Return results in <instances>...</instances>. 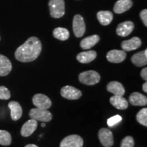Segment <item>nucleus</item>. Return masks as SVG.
Listing matches in <instances>:
<instances>
[{
    "label": "nucleus",
    "mask_w": 147,
    "mask_h": 147,
    "mask_svg": "<svg viewBox=\"0 0 147 147\" xmlns=\"http://www.w3.org/2000/svg\"><path fill=\"white\" fill-rule=\"evenodd\" d=\"M0 40H1V38H0Z\"/></svg>",
    "instance_id": "obj_35"
},
{
    "label": "nucleus",
    "mask_w": 147,
    "mask_h": 147,
    "mask_svg": "<svg viewBox=\"0 0 147 147\" xmlns=\"http://www.w3.org/2000/svg\"><path fill=\"white\" fill-rule=\"evenodd\" d=\"M99 139L102 144L105 147H111L114 144L113 135L110 130L106 128H102L99 131Z\"/></svg>",
    "instance_id": "obj_9"
},
{
    "label": "nucleus",
    "mask_w": 147,
    "mask_h": 147,
    "mask_svg": "<svg viewBox=\"0 0 147 147\" xmlns=\"http://www.w3.org/2000/svg\"><path fill=\"white\" fill-rule=\"evenodd\" d=\"M131 61L137 67H142L147 64V50L140 51L134 54L131 57Z\"/></svg>",
    "instance_id": "obj_17"
},
{
    "label": "nucleus",
    "mask_w": 147,
    "mask_h": 147,
    "mask_svg": "<svg viewBox=\"0 0 147 147\" xmlns=\"http://www.w3.org/2000/svg\"><path fill=\"white\" fill-rule=\"evenodd\" d=\"M141 46V40L138 37H133L130 40H125L121 43V48L125 51L136 50Z\"/></svg>",
    "instance_id": "obj_12"
},
{
    "label": "nucleus",
    "mask_w": 147,
    "mask_h": 147,
    "mask_svg": "<svg viewBox=\"0 0 147 147\" xmlns=\"http://www.w3.org/2000/svg\"><path fill=\"white\" fill-rule=\"evenodd\" d=\"M29 117L31 119L42 122H49L52 120L53 115L49 110L36 108H32L29 112Z\"/></svg>",
    "instance_id": "obj_4"
},
{
    "label": "nucleus",
    "mask_w": 147,
    "mask_h": 147,
    "mask_svg": "<svg viewBox=\"0 0 147 147\" xmlns=\"http://www.w3.org/2000/svg\"><path fill=\"white\" fill-rule=\"evenodd\" d=\"M38 126V121L34 119H29L23 125L21 130V134L23 137H28L36 131Z\"/></svg>",
    "instance_id": "obj_13"
},
{
    "label": "nucleus",
    "mask_w": 147,
    "mask_h": 147,
    "mask_svg": "<svg viewBox=\"0 0 147 147\" xmlns=\"http://www.w3.org/2000/svg\"><path fill=\"white\" fill-rule=\"evenodd\" d=\"M8 107L10 109L11 118L13 121H17L23 115V109L20 104L15 101H12L8 104Z\"/></svg>",
    "instance_id": "obj_14"
},
{
    "label": "nucleus",
    "mask_w": 147,
    "mask_h": 147,
    "mask_svg": "<svg viewBox=\"0 0 147 147\" xmlns=\"http://www.w3.org/2000/svg\"><path fill=\"white\" fill-rule=\"evenodd\" d=\"M42 51V44L36 37H31L16 49L15 57L21 62H31L39 57Z\"/></svg>",
    "instance_id": "obj_1"
},
{
    "label": "nucleus",
    "mask_w": 147,
    "mask_h": 147,
    "mask_svg": "<svg viewBox=\"0 0 147 147\" xmlns=\"http://www.w3.org/2000/svg\"><path fill=\"white\" fill-rule=\"evenodd\" d=\"M12 69L11 61L4 55H0V76H7Z\"/></svg>",
    "instance_id": "obj_16"
},
{
    "label": "nucleus",
    "mask_w": 147,
    "mask_h": 147,
    "mask_svg": "<svg viewBox=\"0 0 147 147\" xmlns=\"http://www.w3.org/2000/svg\"><path fill=\"white\" fill-rule=\"evenodd\" d=\"M134 140L131 136H126L123 139L121 142V147H134Z\"/></svg>",
    "instance_id": "obj_29"
},
{
    "label": "nucleus",
    "mask_w": 147,
    "mask_h": 147,
    "mask_svg": "<svg viewBox=\"0 0 147 147\" xmlns=\"http://www.w3.org/2000/svg\"><path fill=\"white\" fill-rule=\"evenodd\" d=\"M140 16L141 19L144 23L145 26H147V10L146 9H144L141 11V12L140 13Z\"/></svg>",
    "instance_id": "obj_30"
},
{
    "label": "nucleus",
    "mask_w": 147,
    "mask_h": 147,
    "mask_svg": "<svg viewBox=\"0 0 147 147\" xmlns=\"http://www.w3.org/2000/svg\"><path fill=\"white\" fill-rule=\"evenodd\" d=\"M61 95L67 100H78L82 96V92L76 88L71 86H65L61 90Z\"/></svg>",
    "instance_id": "obj_7"
},
{
    "label": "nucleus",
    "mask_w": 147,
    "mask_h": 147,
    "mask_svg": "<svg viewBox=\"0 0 147 147\" xmlns=\"http://www.w3.org/2000/svg\"><path fill=\"white\" fill-rule=\"evenodd\" d=\"M53 36L57 39L65 41L69 37V32L67 29L63 27H57L53 31Z\"/></svg>",
    "instance_id": "obj_24"
},
{
    "label": "nucleus",
    "mask_w": 147,
    "mask_h": 147,
    "mask_svg": "<svg viewBox=\"0 0 147 147\" xmlns=\"http://www.w3.org/2000/svg\"><path fill=\"white\" fill-rule=\"evenodd\" d=\"M12 142V137L8 131L0 130V144L8 146Z\"/></svg>",
    "instance_id": "obj_25"
},
{
    "label": "nucleus",
    "mask_w": 147,
    "mask_h": 147,
    "mask_svg": "<svg viewBox=\"0 0 147 147\" xmlns=\"http://www.w3.org/2000/svg\"><path fill=\"white\" fill-rule=\"evenodd\" d=\"M110 104L119 110H125L128 107V102L125 97L119 95H114L110 99Z\"/></svg>",
    "instance_id": "obj_18"
},
{
    "label": "nucleus",
    "mask_w": 147,
    "mask_h": 147,
    "mask_svg": "<svg viewBox=\"0 0 147 147\" xmlns=\"http://www.w3.org/2000/svg\"><path fill=\"white\" fill-rule=\"evenodd\" d=\"M25 147H38V146H36V144H27Z\"/></svg>",
    "instance_id": "obj_33"
},
{
    "label": "nucleus",
    "mask_w": 147,
    "mask_h": 147,
    "mask_svg": "<svg viewBox=\"0 0 147 147\" xmlns=\"http://www.w3.org/2000/svg\"><path fill=\"white\" fill-rule=\"evenodd\" d=\"M140 76L142 77L143 80H144L145 81L147 80V68L146 67H144L142 69L140 73Z\"/></svg>",
    "instance_id": "obj_31"
},
{
    "label": "nucleus",
    "mask_w": 147,
    "mask_h": 147,
    "mask_svg": "<svg viewBox=\"0 0 147 147\" xmlns=\"http://www.w3.org/2000/svg\"><path fill=\"white\" fill-rule=\"evenodd\" d=\"M97 53L95 51H88L80 53L77 55V60L82 63H88L96 58Z\"/></svg>",
    "instance_id": "obj_21"
},
{
    "label": "nucleus",
    "mask_w": 147,
    "mask_h": 147,
    "mask_svg": "<svg viewBox=\"0 0 147 147\" xmlns=\"http://www.w3.org/2000/svg\"><path fill=\"white\" fill-rule=\"evenodd\" d=\"M78 78L82 84L87 85H94L100 82V75L97 71L89 70L80 73Z\"/></svg>",
    "instance_id": "obj_3"
},
{
    "label": "nucleus",
    "mask_w": 147,
    "mask_h": 147,
    "mask_svg": "<svg viewBox=\"0 0 147 147\" xmlns=\"http://www.w3.org/2000/svg\"><path fill=\"white\" fill-rule=\"evenodd\" d=\"M136 119L140 124L145 127L147 126V108H142L138 113Z\"/></svg>",
    "instance_id": "obj_26"
},
{
    "label": "nucleus",
    "mask_w": 147,
    "mask_h": 147,
    "mask_svg": "<svg viewBox=\"0 0 147 147\" xmlns=\"http://www.w3.org/2000/svg\"><path fill=\"white\" fill-rule=\"evenodd\" d=\"M129 102L131 105L144 106L147 104V98L142 93L134 92L130 95L129 97Z\"/></svg>",
    "instance_id": "obj_15"
},
{
    "label": "nucleus",
    "mask_w": 147,
    "mask_h": 147,
    "mask_svg": "<svg viewBox=\"0 0 147 147\" xmlns=\"http://www.w3.org/2000/svg\"><path fill=\"white\" fill-rule=\"evenodd\" d=\"M42 125V127H45V125H46L45 123V122H43V123H42V125Z\"/></svg>",
    "instance_id": "obj_34"
},
{
    "label": "nucleus",
    "mask_w": 147,
    "mask_h": 147,
    "mask_svg": "<svg viewBox=\"0 0 147 147\" xmlns=\"http://www.w3.org/2000/svg\"><path fill=\"white\" fill-rule=\"evenodd\" d=\"M99 41H100V36L97 35L88 36L80 42V47L84 50H87L94 47Z\"/></svg>",
    "instance_id": "obj_22"
},
{
    "label": "nucleus",
    "mask_w": 147,
    "mask_h": 147,
    "mask_svg": "<svg viewBox=\"0 0 147 147\" xmlns=\"http://www.w3.org/2000/svg\"><path fill=\"white\" fill-rule=\"evenodd\" d=\"M97 18L101 25L106 26V25H109L113 21V14L110 11L108 10L100 11L97 12Z\"/></svg>",
    "instance_id": "obj_23"
},
{
    "label": "nucleus",
    "mask_w": 147,
    "mask_h": 147,
    "mask_svg": "<svg viewBox=\"0 0 147 147\" xmlns=\"http://www.w3.org/2000/svg\"><path fill=\"white\" fill-rule=\"evenodd\" d=\"M83 140L78 135H70L63 139L60 147H82Z\"/></svg>",
    "instance_id": "obj_8"
},
{
    "label": "nucleus",
    "mask_w": 147,
    "mask_h": 147,
    "mask_svg": "<svg viewBox=\"0 0 147 147\" xmlns=\"http://www.w3.org/2000/svg\"><path fill=\"white\" fill-rule=\"evenodd\" d=\"M142 89H143V91L145 92V93H146L147 92V82H144V84H143Z\"/></svg>",
    "instance_id": "obj_32"
},
{
    "label": "nucleus",
    "mask_w": 147,
    "mask_h": 147,
    "mask_svg": "<svg viewBox=\"0 0 147 147\" xmlns=\"http://www.w3.org/2000/svg\"><path fill=\"white\" fill-rule=\"evenodd\" d=\"M106 89L114 95L123 96L125 94V89L122 84L117 81H112L108 84Z\"/></svg>",
    "instance_id": "obj_20"
},
{
    "label": "nucleus",
    "mask_w": 147,
    "mask_h": 147,
    "mask_svg": "<svg viewBox=\"0 0 147 147\" xmlns=\"http://www.w3.org/2000/svg\"><path fill=\"white\" fill-rule=\"evenodd\" d=\"M32 102L36 108H40V109L47 110L51 108L52 105V102L50 98L42 93H38L35 95L33 97Z\"/></svg>",
    "instance_id": "obj_5"
},
{
    "label": "nucleus",
    "mask_w": 147,
    "mask_h": 147,
    "mask_svg": "<svg viewBox=\"0 0 147 147\" xmlns=\"http://www.w3.org/2000/svg\"><path fill=\"white\" fill-rule=\"evenodd\" d=\"M133 5L131 0H119L114 6V11L117 14H121L131 8Z\"/></svg>",
    "instance_id": "obj_19"
},
{
    "label": "nucleus",
    "mask_w": 147,
    "mask_h": 147,
    "mask_svg": "<svg viewBox=\"0 0 147 147\" xmlns=\"http://www.w3.org/2000/svg\"><path fill=\"white\" fill-rule=\"evenodd\" d=\"M122 121V117H121L120 115H115L114 117H110L108 119L107 121V124L109 127H113L115 125H117V123H119V122Z\"/></svg>",
    "instance_id": "obj_28"
},
{
    "label": "nucleus",
    "mask_w": 147,
    "mask_h": 147,
    "mask_svg": "<svg viewBox=\"0 0 147 147\" xmlns=\"http://www.w3.org/2000/svg\"><path fill=\"white\" fill-rule=\"evenodd\" d=\"M134 29V25L133 22L127 21L123 22L119 24L117 27V34L118 36L121 37H126L132 32Z\"/></svg>",
    "instance_id": "obj_11"
},
{
    "label": "nucleus",
    "mask_w": 147,
    "mask_h": 147,
    "mask_svg": "<svg viewBox=\"0 0 147 147\" xmlns=\"http://www.w3.org/2000/svg\"><path fill=\"white\" fill-rule=\"evenodd\" d=\"M10 97V92L4 86L0 87V100H8Z\"/></svg>",
    "instance_id": "obj_27"
},
{
    "label": "nucleus",
    "mask_w": 147,
    "mask_h": 147,
    "mask_svg": "<svg viewBox=\"0 0 147 147\" xmlns=\"http://www.w3.org/2000/svg\"><path fill=\"white\" fill-rule=\"evenodd\" d=\"M126 57V52L123 50H112L106 55V59L108 61L115 63H119L123 61Z\"/></svg>",
    "instance_id": "obj_10"
},
{
    "label": "nucleus",
    "mask_w": 147,
    "mask_h": 147,
    "mask_svg": "<svg viewBox=\"0 0 147 147\" xmlns=\"http://www.w3.org/2000/svg\"><path fill=\"white\" fill-rule=\"evenodd\" d=\"M49 5L51 16L52 17L59 18L65 14L64 0H50Z\"/></svg>",
    "instance_id": "obj_2"
},
{
    "label": "nucleus",
    "mask_w": 147,
    "mask_h": 147,
    "mask_svg": "<svg viewBox=\"0 0 147 147\" xmlns=\"http://www.w3.org/2000/svg\"><path fill=\"white\" fill-rule=\"evenodd\" d=\"M85 23L80 14H76L74 16L73 19V32L77 38H80L84 34L85 32Z\"/></svg>",
    "instance_id": "obj_6"
}]
</instances>
